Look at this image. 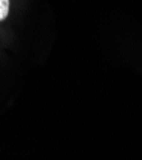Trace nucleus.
Segmentation results:
<instances>
[{"mask_svg":"<svg viewBox=\"0 0 142 160\" xmlns=\"http://www.w3.org/2000/svg\"><path fill=\"white\" fill-rule=\"evenodd\" d=\"M9 0H0V22L4 21L9 14Z\"/></svg>","mask_w":142,"mask_h":160,"instance_id":"nucleus-1","label":"nucleus"}]
</instances>
